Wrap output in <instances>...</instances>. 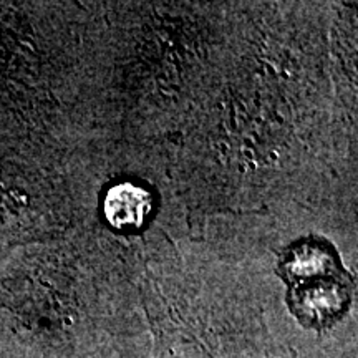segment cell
<instances>
[{"instance_id": "obj_1", "label": "cell", "mask_w": 358, "mask_h": 358, "mask_svg": "<svg viewBox=\"0 0 358 358\" xmlns=\"http://www.w3.org/2000/svg\"><path fill=\"white\" fill-rule=\"evenodd\" d=\"M287 284V303L303 329H332L352 306V277L329 244L306 239L287 249L279 264Z\"/></svg>"}, {"instance_id": "obj_2", "label": "cell", "mask_w": 358, "mask_h": 358, "mask_svg": "<svg viewBox=\"0 0 358 358\" xmlns=\"http://www.w3.org/2000/svg\"><path fill=\"white\" fill-rule=\"evenodd\" d=\"M153 211L151 192L134 182L111 186L103 201V214L111 227L118 231H136Z\"/></svg>"}]
</instances>
